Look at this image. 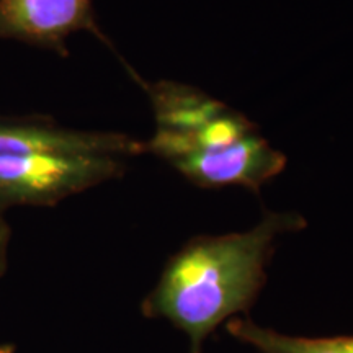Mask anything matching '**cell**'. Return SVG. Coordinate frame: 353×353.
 <instances>
[{
	"instance_id": "obj_1",
	"label": "cell",
	"mask_w": 353,
	"mask_h": 353,
	"mask_svg": "<svg viewBox=\"0 0 353 353\" xmlns=\"http://www.w3.org/2000/svg\"><path fill=\"white\" fill-rule=\"evenodd\" d=\"M304 228L298 213H267L249 231L193 237L167 260L141 312L172 322L188 335L190 353H201L210 334L257 301L278 236Z\"/></svg>"
},
{
	"instance_id": "obj_2",
	"label": "cell",
	"mask_w": 353,
	"mask_h": 353,
	"mask_svg": "<svg viewBox=\"0 0 353 353\" xmlns=\"http://www.w3.org/2000/svg\"><path fill=\"white\" fill-rule=\"evenodd\" d=\"M139 82L156 117V132L145 149L192 183L203 188L234 185L259 193L285 170L283 154L226 103L182 83Z\"/></svg>"
},
{
	"instance_id": "obj_3",
	"label": "cell",
	"mask_w": 353,
	"mask_h": 353,
	"mask_svg": "<svg viewBox=\"0 0 353 353\" xmlns=\"http://www.w3.org/2000/svg\"><path fill=\"white\" fill-rule=\"evenodd\" d=\"M126 159L103 154H0V208L54 206L64 198L121 176Z\"/></svg>"
},
{
	"instance_id": "obj_4",
	"label": "cell",
	"mask_w": 353,
	"mask_h": 353,
	"mask_svg": "<svg viewBox=\"0 0 353 353\" xmlns=\"http://www.w3.org/2000/svg\"><path fill=\"white\" fill-rule=\"evenodd\" d=\"M88 32L112 46L97 23L94 0H0V39H15L69 56L68 41Z\"/></svg>"
},
{
	"instance_id": "obj_5",
	"label": "cell",
	"mask_w": 353,
	"mask_h": 353,
	"mask_svg": "<svg viewBox=\"0 0 353 353\" xmlns=\"http://www.w3.org/2000/svg\"><path fill=\"white\" fill-rule=\"evenodd\" d=\"M74 152L132 157L148 152L145 143L121 132L76 131L41 118L0 117V154Z\"/></svg>"
},
{
	"instance_id": "obj_6",
	"label": "cell",
	"mask_w": 353,
	"mask_h": 353,
	"mask_svg": "<svg viewBox=\"0 0 353 353\" xmlns=\"http://www.w3.org/2000/svg\"><path fill=\"white\" fill-rule=\"evenodd\" d=\"M226 330L234 339L257 348L260 353H353V335L298 337L260 327L250 319L239 317L229 319Z\"/></svg>"
},
{
	"instance_id": "obj_7",
	"label": "cell",
	"mask_w": 353,
	"mask_h": 353,
	"mask_svg": "<svg viewBox=\"0 0 353 353\" xmlns=\"http://www.w3.org/2000/svg\"><path fill=\"white\" fill-rule=\"evenodd\" d=\"M10 226L6 219V210L0 208V276L6 273L8 262V244H10Z\"/></svg>"
},
{
	"instance_id": "obj_8",
	"label": "cell",
	"mask_w": 353,
	"mask_h": 353,
	"mask_svg": "<svg viewBox=\"0 0 353 353\" xmlns=\"http://www.w3.org/2000/svg\"><path fill=\"white\" fill-rule=\"evenodd\" d=\"M0 353H15V347L10 343H0Z\"/></svg>"
}]
</instances>
